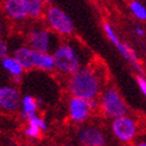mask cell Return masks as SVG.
I'll return each mask as SVG.
<instances>
[{"label":"cell","instance_id":"obj_1","mask_svg":"<svg viewBox=\"0 0 146 146\" xmlns=\"http://www.w3.org/2000/svg\"><path fill=\"white\" fill-rule=\"evenodd\" d=\"M106 70H102L94 63H87L72 72L69 77L68 89L72 98L83 100L96 99L106 83Z\"/></svg>","mask_w":146,"mask_h":146},{"label":"cell","instance_id":"obj_2","mask_svg":"<svg viewBox=\"0 0 146 146\" xmlns=\"http://www.w3.org/2000/svg\"><path fill=\"white\" fill-rule=\"evenodd\" d=\"M51 56L54 60L55 69L64 75H71L72 72L84 65L81 52H78V48L71 43L58 44L54 49V54Z\"/></svg>","mask_w":146,"mask_h":146},{"label":"cell","instance_id":"obj_3","mask_svg":"<svg viewBox=\"0 0 146 146\" xmlns=\"http://www.w3.org/2000/svg\"><path fill=\"white\" fill-rule=\"evenodd\" d=\"M100 107L102 113L106 116L113 119L125 115L128 111V107L121 94L114 88L106 89L102 93L100 99Z\"/></svg>","mask_w":146,"mask_h":146},{"label":"cell","instance_id":"obj_4","mask_svg":"<svg viewBox=\"0 0 146 146\" xmlns=\"http://www.w3.org/2000/svg\"><path fill=\"white\" fill-rule=\"evenodd\" d=\"M140 127L139 119L133 115H122L112 122V132L118 140L122 143H129L134 139Z\"/></svg>","mask_w":146,"mask_h":146},{"label":"cell","instance_id":"obj_5","mask_svg":"<svg viewBox=\"0 0 146 146\" xmlns=\"http://www.w3.org/2000/svg\"><path fill=\"white\" fill-rule=\"evenodd\" d=\"M49 26L61 36H70L74 32V23L71 18L57 6H49L45 11Z\"/></svg>","mask_w":146,"mask_h":146},{"label":"cell","instance_id":"obj_6","mask_svg":"<svg viewBox=\"0 0 146 146\" xmlns=\"http://www.w3.org/2000/svg\"><path fill=\"white\" fill-rule=\"evenodd\" d=\"M27 44L31 50L39 54H49L54 48V35L43 27H35L27 35Z\"/></svg>","mask_w":146,"mask_h":146},{"label":"cell","instance_id":"obj_7","mask_svg":"<svg viewBox=\"0 0 146 146\" xmlns=\"http://www.w3.org/2000/svg\"><path fill=\"white\" fill-rule=\"evenodd\" d=\"M104 30H105V32H106V35H107L108 39L111 40L113 44L116 46V49L120 51V54H121L123 57H125L128 62L132 63L133 67H134L138 71L143 72V68H141V65L139 64V62H138V60H137V56H135V52L133 51V49L131 48L128 44H123V43H121V40L119 39V37H118V36H116V33L114 32L113 27L109 25L108 23H105V24H104Z\"/></svg>","mask_w":146,"mask_h":146},{"label":"cell","instance_id":"obj_8","mask_svg":"<svg viewBox=\"0 0 146 146\" xmlns=\"http://www.w3.org/2000/svg\"><path fill=\"white\" fill-rule=\"evenodd\" d=\"M77 140L80 146H106V137L96 126H84L80 129Z\"/></svg>","mask_w":146,"mask_h":146},{"label":"cell","instance_id":"obj_9","mask_svg":"<svg viewBox=\"0 0 146 146\" xmlns=\"http://www.w3.org/2000/svg\"><path fill=\"white\" fill-rule=\"evenodd\" d=\"M20 93L16 87H0V109H3L7 113L16 112L20 106Z\"/></svg>","mask_w":146,"mask_h":146},{"label":"cell","instance_id":"obj_10","mask_svg":"<svg viewBox=\"0 0 146 146\" xmlns=\"http://www.w3.org/2000/svg\"><path fill=\"white\" fill-rule=\"evenodd\" d=\"M90 115V109L87 100L71 98L69 101V116L72 121L82 122L86 121Z\"/></svg>","mask_w":146,"mask_h":146},{"label":"cell","instance_id":"obj_11","mask_svg":"<svg viewBox=\"0 0 146 146\" xmlns=\"http://www.w3.org/2000/svg\"><path fill=\"white\" fill-rule=\"evenodd\" d=\"M4 10L13 20H23L27 18L24 0H7L4 3Z\"/></svg>","mask_w":146,"mask_h":146},{"label":"cell","instance_id":"obj_12","mask_svg":"<svg viewBox=\"0 0 146 146\" xmlns=\"http://www.w3.org/2000/svg\"><path fill=\"white\" fill-rule=\"evenodd\" d=\"M35 55L36 51L29 46H20L14 50L13 58L16 60L24 70H31L35 68Z\"/></svg>","mask_w":146,"mask_h":146},{"label":"cell","instance_id":"obj_13","mask_svg":"<svg viewBox=\"0 0 146 146\" xmlns=\"http://www.w3.org/2000/svg\"><path fill=\"white\" fill-rule=\"evenodd\" d=\"M20 106H21V113H20L21 119L27 121L29 119H31L32 116L37 115L36 112H37L38 104H37V99L36 98H33L31 95H25L20 100Z\"/></svg>","mask_w":146,"mask_h":146},{"label":"cell","instance_id":"obj_14","mask_svg":"<svg viewBox=\"0 0 146 146\" xmlns=\"http://www.w3.org/2000/svg\"><path fill=\"white\" fill-rule=\"evenodd\" d=\"M35 68L45 70V71H51L55 69V64L52 56L50 54H39L36 52L35 55Z\"/></svg>","mask_w":146,"mask_h":146},{"label":"cell","instance_id":"obj_15","mask_svg":"<svg viewBox=\"0 0 146 146\" xmlns=\"http://www.w3.org/2000/svg\"><path fill=\"white\" fill-rule=\"evenodd\" d=\"M1 65H3V68L9 72V74H11L14 78L20 77L24 72V69L21 68V65L14 60L13 57H10V56H7L4 58V60H1Z\"/></svg>","mask_w":146,"mask_h":146},{"label":"cell","instance_id":"obj_16","mask_svg":"<svg viewBox=\"0 0 146 146\" xmlns=\"http://www.w3.org/2000/svg\"><path fill=\"white\" fill-rule=\"evenodd\" d=\"M27 17L39 18L44 13V3L42 0H24Z\"/></svg>","mask_w":146,"mask_h":146},{"label":"cell","instance_id":"obj_17","mask_svg":"<svg viewBox=\"0 0 146 146\" xmlns=\"http://www.w3.org/2000/svg\"><path fill=\"white\" fill-rule=\"evenodd\" d=\"M129 9L132 11L134 16L140 19V20H146V9L138 1H132L129 4Z\"/></svg>","mask_w":146,"mask_h":146},{"label":"cell","instance_id":"obj_18","mask_svg":"<svg viewBox=\"0 0 146 146\" xmlns=\"http://www.w3.org/2000/svg\"><path fill=\"white\" fill-rule=\"evenodd\" d=\"M24 133L26 137L29 138H33V139H36V138H40V134H42V131L38 126H36L35 123L32 122H27V127L25 128Z\"/></svg>","mask_w":146,"mask_h":146},{"label":"cell","instance_id":"obj_19","mask_svg":"<svg viewBox=\"0 0 146 146\" xmlns=\"http://www.w3.org/2000/svg\"><path fill=\"white\" fill-rule=\"evenodd\" d=\"M27 122H32V123H35L36 126H38V127L40 128L42 132H43V131H46V129H48V123L44 121V119L39 118L38 115L32 116L31 119H29V120H27Z\"/></svg>","mask_w":146,"mask_h":146},{"label":"cell","instance_id":"obj_20","mask_svg":"<svg viewBox=\"0 0 146 146\" xmlns=\"http://www.w3.org/2000/svg\"><path fill=\"white\" fill-rule=\"evenodd\" d=\"M7 56H9V45L5 40L0 39V60H4Z\"/></svg>","mask_w":146,"mask_h":146},{"label":"cell","instance_id":"obj_21","mask_svg":"<svg viewBox=\"0 0 146 146\" xmlns=\"http://www.w3.org/2000/svg\"><path fill=\"white\" fill-rule=\"evenodd\" d=\"M137 83L139 86L140 90L143 92V94L146 96V80L143 76H137Z\"/></svg>","mask_w":146,"mask_h":146},{"label":"cell","instance_id":"obj_22","mask_svg":"<svg viewBox=\"0 0 146 146\" xmlns=\"http://www.w3.org/2000/svg\"><path fill=\"white\" fill-rule=\"evenodd\" d=\"M87 102H88V106H89L90 112H92V111H95V109H98V108H99V101H98L96 99L87 100Z\"/></svg>","mask_w":146,"mask_h":146},{"label":"cell","instance_id":"obj_23","mask_svg":"<svg viewBox=\"0 0 146 146\" xmlns=\"http://www.w3.org/2000/svg\"><path fill=\"white\" fill-rule=\"evenodd\" d=\"M137 33L138 35H139V36H144V30H143V29L141 27H137Z\"/></svg>","mask_w":146,"mask_h":146},{"label":"cell","instance_id":"obj_24","mask_svg":"<svg viewBox=\"0 0 146 146\" xmlns=\"http://www.w3.org/2000/svg\"><path fill=\"white\" fill-rule=\"evenodd\" d=\"M134 146H146V140H144V141H140V143H138V144H135Z\"/></svg>","mask_w":146,"mask_h":146},{"label":"cell","instance_id":"obj_25","mask_svg":"<svg viewBox=\"0 0 146 146\" xmlns=\"http://www.w3.org/2000/svg\"><path fill=\"white\" fill-rule=\"evenodd\" d=\"M1 33H3V25L0 23V36H1Z\"/></svg>","mask_w":146,"mask_h":146},{"label":"cell","instance_id":"obj_26","mask_svg":"<svg viewBox=\"0 0 146 146\" xmlns=\"http://www.w3.org/2000/svg\"><path fill=\"white\" fill-rule=\"evenodd\" d=\"M64 146H72V145H64Z\"/></svg>","mask_w":146,"mask_h":146},{"label":"cell","instance_id":"obj_27","mask_svg":"<svg viewBox=\"0 0 146 146\" xmlns=\"http://www.w3.org/2000/svg\"><path fill=\"white\" fill-rule=\"evenodd\" d=\"M126 146H132V145H128V144H127V145H126Z\"/></svg>","mask_w":146,"mask_h":146}]
</instances>
